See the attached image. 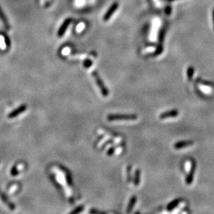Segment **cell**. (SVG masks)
<instances>
[{"instance_id": "7", "label": "cell", "mask_w": 214, "mask_h": 214, "mask_svg": "<svg viewBox=\"0 0 214 214\" xmlns=\"http://www.w3.org/2000/svg\"><path fill=\"white\" fill-rule=\"evenodd\" d=\"M193 141H181V142H178L177 143H175L174 144V148L177 150L179 149H181L184 147H186V146H189L193 144Z\"/></svg>"}, {"instance_id": "10", "label": "cell", "mask_w": 214, "mask_h": 214, "mask_svg": "<svg viewBox=\"0 0 214 214\" xmlns=\"http://www.w3.org/2000/svg\"><path fill=\"white\" fill-rule=\"evenodd\" d=\"M0 20L2 22V24H4V26L6 28V29L7 30H10L11 29V26L9 24V23L8 22V20L7 18V17L5 16V15L3 13V11L2 10V8H0Z\"/></svg>"}, {"instance_id": "9", "label": "cell", "mask_w": 214, "mask_h": 214, "mask_svg": "<svg viewBox=\"0 0 214 214\" xmlns=\"http://www.w3.org/2000/svg\"><path fill=\"white\" fill-rule=\"evenodd\" d=\"M71 22H72V20L69 19V20H67L66 21L63 23L62 26H61V27L59 28V30H58V36L61 37L63 36V34L65 33L67 28H68V26L69 25L70 23H71Z\"/></svg>"}, {"instance_id": "3", "label": "cell", "mask_w": 214, "mask_h": 214, "mask_svg": "<svg viewBox=\"0 0 214 214\" xmlns=\"http://www.w3.org/2000/svg\"><path fill=\"white\" fill-rule=\"evenodd\" d=\"M27 109V105L26 104L21 105L20 106H19L16 109H15L13 110L12 112H10L8 114V119H13L15 117H17L18 115H20V114L23 113Z\"/></svg>"}, {"instance_id": "11", "label": "cell", "mask_w": 214, "mask_h": 214, "mask_svg": "<svg viewBox=\"0 0 214 214\" xmlns=\"http://www.w3.org/2000/svg\"><path fill=\"white\" fill-rule=\"evenodd\" d=\"M136 202H137V198H136V196L134 195L130 198V202H129V203H128V207H127V211H126L127 213H130L132 212V211H133L134 205H135V204H136Z\"/></svg>"}, {"instance_id": "12", "label": "cell", "mask_w": 214, "mask_h": 214, "mask_svg": "<svg viewBox=\"0 0 214 214\" xmlns=\"http://www.w3.org/2000/svg\"><path fill=\"white\" fill-rule=\"evenodd\" d=\"M180 202H181V199H176V200L170 202V203L168 204V206H167V210L171 211L173 209H174L180 203Z\"/></svg>"}, {"instance_id": "19", "label": "cell", "mask_w": 214, "mask_h": 214, "mask_svg": "<svg viewBox=\"0 0 214 214\" xmlns=\"http://www.w3.org/2000/svg\"><path fill=\"white\" fill-rule=\"evenodd\" d=\"M92 61H90V60H86L84 62V66L85 67H86V68H89L90 67L92 66Z\"/></svg>"}, {"instance_id": "2", "label": "cell", "mask_w": 214, "mask_h": 214, "mask_svg": "<svg viewBox=\"0 0 214 214\" xmlns=\"http://www.w3.org/2000/svg\"><path fill=\"white\" fill-rule=\"evenodd\" d=\"M92 76L95 79V81L96 84H97L98 87H99V89H100V91L101 92V94L105 96V97H107V96L109 95V91L107 89V87H105V84L103 83V82L102 79L101 78L100 76L98 74L97 72L94 71L92 73Z\"/></svg>"}, {"instance_id": "20", "label": "cell", "mask_w": 214, "mask_h": 214, "mask_svg": "<svg viewBox=\"0 0 214 214\" xmlns=\"http://www.w3.org/2000/svg\"><path fill=\"white\" fill-rule=\"evenodd\" d=\"M114 153V148L112 147V148H110L109 150H108V151L107 152V155H108V156H112Z\"/></svg>"}, {"instance_id": "8", "label": "cell", "mask_w": 214, "mask_h": 214, "mask_svg": "<svg viewBox=\"0 0 214 214\" xmlns=\"http://www.w3.org/2000/svg\"><path fill=\"white\" fill-rule=\"evenodd\" d=\"M117 8H118V4L117 3H114L112 5V7L109 8V10L107 11V13H105V16L103 17V20L105 21H107L110 18L111 16L112 15V14L114 13V11L117 9Z\"/></svg>"}, {"instance_id": "18", "label": "cell", "mask_w": 214, "mask_h": 214, "mask_svg": "<svg viewBox=\"0 0 214 214\" xmlns=\"http://www.w3.org/2000/svg\"><path fill=\"white\" fill-rule=\"evenodd\" d=\"M0 47L2 49H4L6 48V43L5 40L3 36H0Z\"/></svg>"}, {"instance_id": "15", "label": "cell", "mask_w": 214, "mask_h": 214, "mask_svg": "<svg viewBox=\"0 0 214 214\" xmlns=\"http://www.w3.org/2000/svg\"><path fill=\"white\" fill-rule=\"evenodd\" d=\"M18 174H19V171H18V169H17V165H14L11 170V175L13 177H15Z\"/></svg>"}, {"instance_id": "17", "label": "cell", "mask_w": 214, "mask_h": 214, "mask_svg": "<svg viewBox=\"0 0 214 214\" xmlns=\"http://www.w3.org/2000/svg\"><path fill=\"white\" fill-rule=\"evenodd\" d=\"M131 169H132V167L131 166H128V168H127V179H128V182H130L131 180H132V175H131Z\"/></svg>"}, {"instance_id": "4", "label": "cell", "mask_w": 214, "mask_h": 214, "mask_svg": "<svg viewBox=\"0 0 214 214\" xmlns=\"http://www.w3.org/2000/svg\"><path fill=\"white\" fill-rule=\"evenodd\" d=\"M0 199H1L3 203H4L10 210L14 211L15 209V205L11 200H8L7 196L2 191L1 189H0Z\"/></svg>"}, {"instance_id": "16", "label": "cell", "mask_w": 214, "mask_h": 214, "mask_svg": "<svg viewBox=\"0 0 214 214\" xmlns=\"http://www.w3.org/2000/svg\"><path fill=\"white\" fill-rule=\"evenodd\" d=\"M193 74H194V69L193 68V67H189L188 69V71H187V74H188V78L189 80H191L193 76Z\"/></svg>"}, {"instance_id": "6", "label": "cell", "mask_w": 214, "mask_h": 214, "mask_svg": "<svg viewBox=\"0 0 214 214\" xmlns=\"http://www.w3.org/2000/svg\"><path fill=\"white\" fill-rule=\"evenodd\" d=\"M179 112L177 110H173L170 111H167V112H164L162 113L159 115V118L161 119H165L168 118H173V117H176L178 116Z\"/></svg>"}, {"instance_id": "5", "label": "cell", "mask_w": 214, "mask_h": 214, "mask_svg": "<svg viewBox=\"0 0 214 214\" xmlns=\"http://www.w3.org/2000/svg\"><path fill=\"white\" fill-rule=\"evenodd\" d=\"M195 167H196V164L194 161H193V162L191 163V165H190V171L186 178V183L187 184H189V185L191 184L193 181V178H194V174L195 171Z\"/></svg>"}, {"instance_id": "1", "label": "cell", "mask_w": 214, "mask_h": 214, "mask_svg": "<svg viewBox=\"0 0 214 214\" xmlns=\"http://www.w3.org/2000/svg\"><path fill=\"white\" fill-rule=\"evenodd\" d=\"M107 120L110 121H134L136 120L138 116L136 114H109L107 116Z\"/></svg>"}, {"instance_id": "14", "label": "cell", "mask_w": 214, "mask_h": 214, "mask_svg": "<svg viewBox=\"0 0 214 214\" xmlns=\"http://www.w3.org/2000/svg\"><path fill=\"white\" fill-rule=\"evenodd\" d=\"M84 210V206L81 205V206H78L74 209V210H73L72 212H70L71 214H78L79 213H81Z\"/></svg>"}, {"instance_id": "13", "label": "cell", "mask_w": 214, "mask_h": 214, "mask_svg": "<svg viewBox=\"0 0 214 214\" xmlns=\"http://www.w3.org/2000/svg\"><path fill=\"white\" fill-rule=\"evenodd\" d=\"M140 170L137 169L135 171V175H134V184L136 186H138L140 183Z\"/></svg>"}]
</instances>
